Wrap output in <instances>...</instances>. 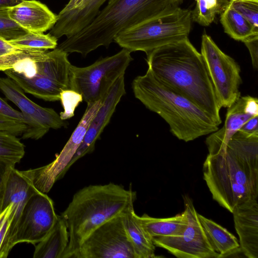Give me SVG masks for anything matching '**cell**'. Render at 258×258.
Wrapping results in <instances>:
<instances>
[{
    "instance_id": "6da1fadb",
    "label": "cell",
    "mask_w": 258,
    "mask_h": 258,
    "mask_svg": "<svg viewBox=\"0 0 258 258\" xmlns=\"http://www.w3.org/2000/svg\"><path fill=\"white\" fill-rule=\"evenodd\" d=\"M148 69L160 81L186 97L219 126L221 106L201 52L188 37L146 53Z\"/></svg>"
},
{
    "instance_id": "7a4b0ae2",
    "label": "cell",
    "mask_w": 258,
    "mask_h": 258,
    "mask_svg": "<svg viewBox=\"0 0 258 258\" xmlns=\"http://www.w3.org/2000/svg\"><path fill=\"white\" fill-rule=\"evenodd\" d=\"M183 0H112L78 33L57 47L86 56L100 46L108 47L116 35L180 7Z\"/></svg>"
},
{
    "instance_id": "3957f363",
    "label": "cell",
    "mask_w": 258,
    "mask_h": 258,
    "mask_svg": "<svg viewBox=\"0 0 258 258\" xmlns=\"http://www.w3.org/2000/svg\"><path fill=\"white\" fill-rule=\"evenodd\" d=\"M136 198V192L131 186L126 189L112 182L90 185L75 193L60 215L69 235V244L62 258H74L81 244L94 230L127 212L134 207Z\"/></svg>"
},
{
    "instance_id": "277c9868",
    "label": "cell",
    "mask_w": 258,
    "mask_h": 258,
    "mask_svg": "<svg viewBox=\"0 0 258 258\" xmlns=\"http://www.w3.org/2000/svg\"><path fill=\"white\" fill-rule=\"evenodd\" d=\"M132 88L135 97L160 116L180 140L191 141L219 128L207 113L158 80L148 69L145 75L135 78Z\"/></svg>"
},
{
    "instance_id": "5b68a950",
    "label": "cell",
    "mask_w": 258,
    "mask_h": 258,
    "mask_svg": "<svg viewBox=\"0 0 258 258\" xmlns=\"http://www.w3.org/2000/svg\"><path fill=\"white\" fill-rule=\"evenodd\" d=\"M68 54L57 47L50 51L22 50L0 57V71L25 93L58 101L61 92L70 89Z\"/></svg>"
},
{
    "instance_id": "8992f818",
    "label": "cell",
    "mask_w": 258,
    "mask_h": 258,
    "mask_svg": "<svg viewBox=\"0 0 258 258\" xmlns=\"http://www.w3.org/2000/svg\"><path fill=\"white\" fill-rule=\"evenodd\" d=\"M203 172L213 199L231 213L238 204L258 198V165L229 148L224 153L208 154Z\"/></svg>"
},
{
    "instance_id": "52a82bcc",
    "label": "cell",
    "mask_w": 258,
    "mask_h": 258,
    "mask_svg": "<svg viewBox=\"0 0 258 258\" xmlns=\"http://www.w3.org/2000/svg\"><path fill=\"white\" fill-rule=\"evenodd\" d=\"M192 20L191 11L179 7L121 32L113 41L131 52L142 51L146 54L164 45L188 37Z\"/></svg>"
},
{
    "instance_id": "ba28073f",
    "label": "cell",
    "mask_w": 258,
    "mask_h": 258,
    "mask_svg": "<svg viewBox=\"0 0 258 258\" xmlns=\"http://www.w3.org/2000/svg\"><path fill=\"white\" fill-rule=\"evenodd\" d=\"M131 52L122 48L117 53L96 61L86 67L71 65L69 88L80 93L84 101L103 99L133 60Z\"/></svg>"
},
{
    "instance_id": "9c48e42d",
    "label": "cell",
    "mask_w": 258,
    "mask_h": 258,
    "mask_svg": "<svg viewBox=\"0 0 258 258\" xmlns=\"http://www.w3.org/2000/svg\"><path fill=\"white\" fill-rule=\"evenodd\" d=\"M200 52L218 100L222 107L228 108L241 96L240 66L206 33L202 37Z\"/></svg>"
},
{
    "instance_id": "30bf717a",
    "label": "cell",
    "mask_w": 258,
    "mask_h": 258,
    "mask_svg": "<svg viewBox=\"0 0 258 258\" xmlns=\"http://www.w3.org/2000/svg\"><path fill=\"white\" fill-rule=\"evenodd\" d=\"M102 101L100 99L87 103L82 118L62 150L52 162L39 168L21 171L37 190L47 194L56 181L65 175L69 164L80 146L90 122Z\"/></svg>"
},
{
    "instance_id": "8fae6325",
    "label": "cell",
    "mask_w": 258,
    "mask_h": 258,
    "mask_svg": "<svg viewBox=\"0 0 258 258\" xmlns=\"http://www.w3.org/2000/svg\"><path fill=\"white\" fill-rule=\"evenodd\" d=\"M124 214L94 230L81 244L74 258H136L124 226Z\"/></svg>"
},
{
    "instance_id": "7c38bea8",
    "label": "cell",
    "mask_w": 258,
    "mask_h": 258,
    "mask_svg": "<svg viewBox=\"0 0 258 258\" xmlns=\"http://www.w3.org/2000/svg\"><path fill=\"white\" fill-rule=\"evenodd\" d=\"M187 225L181 235L153 238L154 245L178 258H218L201 225L192 200L183 197Z\"/></svg>"
},
{
    "instance_id": "4fadbf2b",
    "label": "cell",
    "mask_w": 258,
    "mask_h": 258,
    "mask_svg": "<svg viewBox=\"0 0 258 258\" xmlns=\"http://www.w3.org/2000/svg\"><path fill=\"white\" fill-rule=\"evenodd\" d=\"M58 217L52 200L46 194L35 190L22 210L16 226L13 246L23 242L37 244L52 228Z\"/></svg>"
},
{
    "instance_id": "5bb4252c",
    "label": "cell",
    "mask_w": 258,
    "mask_h": 258,
    "mask_svg": "<svg viewBox=\"0 0 258 258\" xmlns=\"http://www.w3.org/2000/svg\"><path fill=\"white\" fill-rule=\"evenodd\" d=\"M224 124L206 140L209 154L224 153L231 137L250 118L258 115V100L250 96H240L227 108Z\"/></svg>"
},
{
    "instance_id": "9a60e30c",
    "label": "cell",
    "mask_w": 258,
    "mask_h": 258,
    "mask_svg": "<svg viewBox=\"0 0 258 258\" xmlns=\"http://www.w3.org/2000/svg\"><path fill=\"white\" fill-rule=\"evenodd\" d=\"M125 94L124 75H122L115 81L91 120L80 146L67 168V171L78 160L94 150L97 140L108 124L116 105Z\"/></svg>"
},
{
    "instance_id": "2e32d148",
    "label": "cell",
    "mask_w": 258,
    "mask_h": 258,
    "mask_svg": "<svg viewBox=\"0 0 258 258\" xmlns=\"http://www.w3.org/2000/svg\"><path fill=\"white\" fill-rule=\"evenodd\" d=\"M0 90L7 99L20 109L27 119L36 125L48 130L67 126L68 122L61 119L54 109L40 106L33 102L12 79L8 77H0Z\"/></svg>"
},
{
    "instance_id": "e0dca14e",
    "label": "cell",
    "mask_w": 258,
    "mask_h": 258,
    "mask_svg": "<svg viewBox=\"0 0 258 258\" xmlns=\"http://www.w3.org/2000/svg\"><path fill=\"white\" fill-rule=\"evenodd\" d=\"M232 213L241 252L248 258H258L257 198L238 204Z\"/></svg>"
},
{
    "instance_id": "ac0fdd59",
    "label": "cell",
    "mask_w": 258,
    "mask_h": 258,
    "mask_svg": "<svg viewBox=\"0 0 258 258\" xmlns=\"http://www.w3.org/2000/svg\"><path fill=\"white\" fill-rule=\"evenodd\" d=\"M10 18L28 32L43 33L55 24L57 15L45 4L36 0H22L8 9Z\"/></svg>"
},
{
    "instance_id": "d6986e66",
    "label": "cell",
    "mask_w": 258,
    "mask_h": 258,
    "mask_svg": "<svg viewBox=\"0 0 258 258\" xmlns=\"http://www.w3.org/2000/svg\"><path fill=\"white\" fill-rule=\"evenodd\" d=\"M112 0H90L83 9L66 14L59 13L49 34L58 39L69 37L82 30L96 17L102 6Z\"/></svg>"
},
{
    "instance_id": "ffe728a7",
    "label": "cell",
    "mask_w": 258,
    "mask_h": 258,
    "mask_svg": "<svg viewBox=\"0 0 258 258\" xmlns=\"http://www.w3.org/2000/svg\"><path fill=\"white\" fill-rule=\"evenodd\" d=\"M0 131L23 139L38 140L49 131L36 125L0 97Z\"/></svg>"
},
{
    "instance_id": "44dd1931",
    "label": "cell",
    "mask_w": 258,
    "mask_h": 258,
    "mask_svg": "<svg viewBox=\"0 0 258 258\" xmlns=\"http://www.w3.org/2000/svg\"><path fill=\"white\" fill-rule=\"evenodd\" d=\"M123 221L136 258L155 257L153 238L144 229L134 207L123 215Z\"/></svg>"
},
{
    "instance_id": "7402d4cb",
    "label": "cell",
    "mask_w": 258,
    "mask_h": 258,
    "mask_svg": "<svg viewBox=\"0 0 258 258\" xmlns=\"http://www.w3.org/2000/svg\"><path fill=\"white\" fill-rule=\"evenodd\" d=\"M206 235L218 258L225 257L241 251L236 237L226 228L211 219L198 213Z\"/></svg>"
},
{
    "instance_id": "603a6c76",
    "label": "cell",
    "mask_w": 258,
    "mask_h": 258,
    "mask_svg": "<svg viewBox=\"0 0 258 258\" xmlns=\"http://www.w3.org/2000/svg\"><path fill=\"white\" fill-rule=\"evenodd\" d=\"M69 235L66 223L58 216L52 228L35 247L34 258H62L68 247Z\"/></svg>"
},
{
    "instance_id": "cb8c5ba5",
    "label": "cell",
    "mask_w": 258,
    "mask_h": 258,
    "mask_svg": "<svg viewBox=\"0 0 258 258\" xmlns=\"http://www.w3.org/2000/svg\"><path fill=\"white\" fill-rule=\"evenodd\" d=\"M139 218L144 229L152 238L180 235L187 225V217L185 210L180 214L168 218H154L147 214H144Z\"/></svg>"
},
{
    "instance_id": "d4e9b609",
    "label": "cell",
    "mask_w": 258,
    "mask_h": 258,
    "mask_svg": "<svg viewBox=\"0 0 258 258\" xmlns=\"http://www.w3.org/2000/svg\"><path fill=\"white\" fill-rule=\"evenodd\" d=\"M220 22L225 32L236 40L243 42L258 35V31L229 5L221 14Z\"/></svg>"
},
{
    "instance_id": "484cf974",
    "label": "cell",
    "mask_w": 258,
    "mask_h": 258,
    "mask_svg": "<svg viewBox=\"0 0 258 258\" xmlns=\"http://www.w3.org/2000/svg\"><path fill=\"white\" fill-rule=\"evenodd\" d=\"M9 42L17 48L23 50L47 51L55 49L57 46V39L49 33L28 32Z\"/></svg>"
},
{
    "instance_id": "4316f807",
    "label": "cell",
    "mask_w": 258,
    "mask_h": 258,
    "mask_svg": "<svg viewBox=\"0 0 258 258\" xmlns=\"http://www.w3.org/2000/svg\"><path fill=\"white\" fill-rule=\"evenodd\" d=\"M196 6L192 12V19L202 26H208L217 15L221 14L231 0H196Z\"/></svg>"
},
{
    "instance_id": "83f0119b",
    "label": "cell",
    "mask_w": 258,
    "mask_h": 258,
    "mask_svg": "<svg viewBox=\"0 0 258 258\" xmlns=\"http://www.w3.org/2000/svg\"><path fill=\"white\" fill-rule=\"evenodd\" d=\"M25 146L20 140L5 132L0 131V158L14 165L25 154Z\"/></svg>"
},
{
    "instance_id": "f1b7e54d",
    "label": "cell",
    "mask_w": 258,
    "mask_h": 258,
    "mask_svg": "<svg viewBox=\"0 0 258 258\" xmlns=\"http://www.w3.org/2000/svg\"><path fill=\"white\" fill-rule=\"evenodd\" d=\"M14 203L0 212V258H6L13 247L11 240V224L14 217Z\"/></svg>"
},
{
    "instance_id": "f546056e",
    "label": "cell",
    "mask_w": 258,
    "mask_h": 258,
    "mask_svg": "<svg viewBox=\"0 0 258 258\" xmlns=\"http://www.w3.org/2000/svg\"><path fill=\"white\" fill-rule=\"evenodd\" d=\"M229 6L258 31V0H231Z\"/></svg>"
},
{
    "instance_id": "4dcf8cb0",
    "label": "cell",
    "mask_w": 258,
    "mask_h": 258,
    "mask_svg": "<svg viewBox=\"0 0 258 258\" xmlns=\"http://www.w3.org/2000/svg\"><path fill=\"white\" fill-rule=\"evenodd\" d=\"M28 32L10 18L8 9L0 10V38L9 41Z\"/></svg>"
},
{
    "instance_id": "1f68e13d",
    "label": "cell",
    "mask_w": 258,
    "mask_h": 258,
    "mask_svg": "<svg viewBox=\"0 0 258 258\" xmlns=\"http://www.w3.org/2000/svg\"><path fill=\"white\" fill-rule=\"evenodd\" d=\"M59 100L63 109V111L60 113L59 116L61 119L64 120L71 118L74 115L76 108L83 99L80 93L69 89L61 92Z\"/></svg>"
},
{
    "instance_id": "d6a6232c",
    "label": "cell",
    "mask_w": 258,
    "mask_h": 258,
    "mask_svg": "<svg viewBox=\"0 0 258 258\" xmlns=\"http://www.w3.org/2000/svg\"><path fill=\"white\" fill-rule=\"evenodd\" d=\"M243 42L249 52L252 67L256 70L258 67V35L251 37Z\"/></svg>"
},
{
    "instance_id": "836d02e7",
    "label": "cell",
    "mask_w": 258,
    "mask_h": 258,
    "mask_svg": "<svg viewBox=\"0 0 258 258\" xmlns=\"http://www.w3.org/2000/svg\"><path fill=\"white\" fill-rule=\"evenodd\" d=\"M90 0H70L68 3L59 13L66 14L80 11L85 7Z\"/></svg>"
},
{
    "instance_id": "e575fe53",
    "label": "cell",
    "mask_w": 258,
    "mask_h": 258,
    "mask_svg": "<svg viewBox=\"0 0 258 258\" xmlns=\"http://www.w3.org/2000/svg\"><path fill=\"white\" fill-rule=\"evenodd\" d=\"M258 115H255L247 120L238 130L248 134H258Z\"/></svg>"
},
{
    "instance_id": "d590c367",
    "label": "cell",
    "mask_w": 258,
    "mask_h": 258,
    "mask_svg": "<svg viewBox=\"0 0 258 258\" xmlns=\"http://www.w3.org/2000/svg\"><path fill=\"white\" fill-rule=\"evenodd\" d=\"M20 50H22L17 48L8 41L0 38V57Z\"/></svg>"
},
{
    "instance_id": "8d00e7d4",
    "label": "cell",
    "mask_w": 258,
    "mask_h": 258,
    "mask_svg": "<svg viewBox=\"0 0 258 258\" xmlns=\"http://www.w3.org/2000/svg\"><path fill=\"white\" fill-rule=\"evenodd\" d=\"M15 166V165L0 158V188L11 168Z\"/></svg>"
},
{
    "instance_id": "74e56055",
    "label": "cell",
    "mask_w": 258,
    "mask_h": 258,
    "mask_svg": "<svg viewBox=\"0 0 258 258\" xmlns=\"http://www.w3.org/2000/svg\"><path fill=\"white\" fill-rule=\"evenodd\" d=\"M22 0H0V10L9 9L19 4Z\"/></svg>"
}]
</instances>
